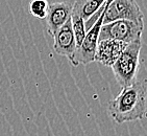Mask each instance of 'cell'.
I'll list each match as a JSON object with an SVG mask.
<instances>
[{
	"instance_id": "8992f818",
	"label": "cell",
	"mask_w": 147,
	"mask_h": 136,
	"mask_svg": "<svg viewBox=\"0 0 147 136\" xmlns=\"http://www.w3.org/2000/svg\"><path fill=\"white\" fill-rule=\"evenodd\" d=\"M72 3L67 1L49 3L47 14H46V27L48 33L53 36L66 21L71 17Z\"/></svg>"
},
{
	"instance_id": "8fae6325",
	"label": "cell",
	"mask_w": 147,
	"mask_h": 136,
	"mask_svg": "<svg viewBox=\"0 0 147 136\" xmlns=\"http://www.w3.org/2000/svg\"><path fill=\"white\" fill-rule=\"evenodd\" d=\"M48 4L47 0H32L29 3L28 11L31 16L39 19H44L47 14Z\"/></svg>"
},
{
	"instance_id": "5b68a950",
	"label": "cell",
	"mask_w": 147,
	"mask_h": 136,
	"mask_svg": "<svg viewBox=\"0 0 147 136\" xmlns=\"http://www.w3.org/2000/svg\"><path fill=\"white\" fill-rule=\"evenodd\" d=\"M116 20L143 21V13L136 0H108L102 23Z\"/></svg>"
},
{
	"instance_id": "7a4b0ae2",
	"label": "cell",
	"mask_w": 147,
	"mask_h": 136,
	"mask_svg": "<svg viewBox=\"0 0 147 136\" xmlns=\"http://www.w3.org/2000/svg\"><path fill=\"white\" fill-rule=\"evenodd\" d=\"M141 48L142 38L127 43L125 48L119 54L113 65L111 66L116 81L121 88L126 87L136 81L140 64Z\"/></svg>"
},
{
	"instance_id": "30bf717a",
	"label": "cell",
	"mask_w": 147,
	"mask_h": 136,
	"mask_svg": "<svg viewBox=\"0 0 147 136\" xmlns=\"http://www.w3.org/2000/svg\"><path fill=\"white\" fill-rule=\"evenodd\" d=\"M71 26H72V31H73V35H74V38H75L76 48H77L82 44V40L85 38V35H86L85 21L79 17V16H77L76 14L71 13Z\"/></svg>"
},
{
	"instance_id": "9c48e42d",
	"label": "cell",
	"mask_w": 147,
	"mask_h": 136,
	"mask_svg": "<svg viewBox=\"0 0 147 136\" xmlns=\"http://www.w3.org/2000/svg\"><path fill=\"white\" fill-rule=\"evenodd\" d=\"M105 1L107 0H75L71 13L79 16L86 23L100 10Z\"/></svg>"
},
{
	"instance_id": "3957f363",
	"label": "cell",
	"mask_w": 147,
	"mask_h": 136,
	"mask_svg": "<svg viewBox=\"0 0 147 136\" xmlns=\"http://www.w3.org/2000/svg\"><path fill=\"white\" fill-rule=\"evenodd\" d=\"M144 29L143 21H130V20H116L109 23H102L99 31L98 41L105 39H113L130 43L142 38Z\"/></svg>"
},
{
	"instance_id": "52a82bcc",
	"label": "cell",
	"mask_w": 147,
	"mask_h": 136,
	"mask_svg": "<svg viewBox=\"0 0 147 136\" xmlns=\"http://www.w3.org/2000/svg\"><path fill=\"white\" fill-rule=\"evenodd\" d=\"M53 50L57 54L68 58L71 61L76 50V42L71 26V17L53 35Z\"/></svg>"
},
{
	"instance_id": "ba28073f",
	"label": "cell",
	"mask_w": 147,
	"mask_h": 136,
	"mask_svg": "<svg viewBox=\"0 0 147 136\" xmlns=\"http://www.w3.org/2000/svg\"><path fill=\"white\" fill-rule=\"evenodd\" d=\"M126 44L127 43L113 39L100 40L97 44L94 61L100 63L102 65L111 67L119 57V54L125 48Z\"/></svg>"
},
{
	"instance_id": "277c9868",
	"label": "cell",
	"mask_w": 147,
	"mask_h": 136,
	"mask_svg": "<svg viewBox=\"0 0 147 136\" xmlns=\"http://www.w3.org/2000/svg\"><path fill=\"white\" fill-rule=\"evenodd\" d=\"M103 12L100 14L98 19L94 22L93 25L86 31L85 38L82 40V44L76 48L73 58L70 61L73 66L88 65L90 63L94 62V57L96 54L97 44H98L99 31H100L102 20H103Z\"/></svg>"
},
{
	"instance_id": "6da1fadb",
	"label": "cell",
	"mask_w": 147,
	"mask_h": 136,
	"mask_svg": "<svg viewBox=\"0 0 147 136\" xmlns=\"http://www.w3.org/2000/svg\"><path fill=\"white\" fill-rule=\"evenodd\" d=\"M146 99V82L144 80H136L133 84L122 87L118 95L109 103V114L119 125L144 118Z\"/></svg>"
}]
</instances>
